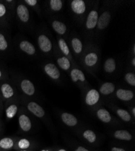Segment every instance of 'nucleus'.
Returning <instances> with one entry per match:
<instances>
[{"instance_id":"obj_7","label":"nucleus","mask_w":135,"mask_h":151,"mask_svg":"<svg viewBox=\"0 0 135 151\" xmlns=\"http://www.w3.org/2000/svg\"><path fill=\"white\" fill-rule=\"evenodd\" d=\"M67 2L71 17L77 24L82 26L90 9L92 1L69 0Z\"/></svg>"},{"instance_id":"obj_14","label":"nucleus","mask_w":135,"mask_h":151,"mask_svg":"<svg viewBox=\"0 0 135 151\" xmlns=\"http://www.w3.org/2000/svg\"><path fill=\"white\" fill-rule=\"evenodd\" d=\"M16 87L10 79L0 82V98L6 102L15 100L16 98Z\"/></svg>"},{"instance_id":"obj_24","label":"nucleus","mask_w":135,"mask_h":151,"mask_svg":"<svg viewBox=\"0 0 135 151\" xmlns=\"http://www.w3.org/2000/svg\"><path fill=\"white\" fill-rule=\"evenodd\" d=\"M23 1L32 11L33 10L35 12L40 18L42 19L43 18V8L40 1H38V0H23Z\"/></svg>"},{"instance_id":"obj_39","label":"nucleus","mask_w":135,"mask_h":151,"mask_svg":"<svg viewBox=\"0 0 135 151\" xmlns=\"http://www.w3.org/2000/svg\"><path fill=\"white\" fill-rule=\"evenodd\" d=\"M130 115L133 116V118L135 117V107H133L131 109V113H130Z\"/></svg>"},{"instance_id":"obj_19","label":"nucleus","mask_w":135,"mask_h":151,"mask_svg":"<svg viewBox=\"0 0 135 151\" xmlns=\"http://www.w3.org/2000/svg\"><path fill=\"white\" fill-rule=\"evenodd\" d=\"M69 75L71 81L75 84H77L78 86L84 88L88 85V82L82 68L72 67Z\"/></svg>"},{"instance_id":"obj_4","label":"nucleus","mask_w":135,"mask_h":151,"mask_svg":"<svg viewBox=\"0 0 135 151\" xmlns=\"http://www.w3.org/2000/svg\"><path fill=\"white\" fill-rule=\"evenodd\" d=\"M101 1H92L90 9L82 25L85 41H93L97 27Z\"/></svg>"},{"instance_id":"obj_23","label":"nucleus","mask_w":135,"mask_h":151,"mask_svg":"<svg viewBox=\"0 0 135 151\" xmlns=\"http://www.w3.org/2000/svg\"><path fill=\"white\" fill-rule=\"evenodd\" d=\"M18 111V106L15 99L6 102L5 113L7 119H12L15 117Z\"/></svg>"},{"instance_id":"obj_13","label":"nucleus","mask_w":135,"mask_h":151,"mask_svg":"<svg viewBox=\"0 0 135 151\" xmlns=\"http://www.w3.org/2000/svg\"><path fill=\"white\" fill-rule=\"evenodd\" d=\"M48 22L56 36L63 37L66 40H67L70 30L62 18L58 16H53L48 18Z\"/></svg>"},{"instance_id":"obj_15","label":"nucleus","mask_w":135,"mask_h":151,"mask_svg":"<svg viewBox=\"0 0 135 151\" xmlns=\"http://www.w3.org/2000/svg\"><path fill=\"white\" fill-rule=\"evenodd\" d=\"M14 20V14L7 8L3 0L0 1V29L10 30Z\"/></svg>"},{"instance_id":"obj_1","label":"nucleus","mask_w":135,"mask_h":151,"mask_svg":"<svg viewBox=\"0 0 135 151\" xmlns=\"http://www.w3.org/2000/svg\"><path fill=\"white\" fill-rule=\"evenodd\" d=\"M101 2L102 3V6L100 7L99 17L95 33L94 41H97L98 39L101 38L118 9L124 6L126 1L119 0H103Z\"/></svg>"},{"instance_id":"obj_33","label":"nucleus","mask_w":135,"mask_h":151,"mask_svg":"<svg viewBox=\"0 0 135 151\" xmlns=\"http://www.w3.org/2000/svg\"><path fill=\"white\" fill-rule=\"evenodd\" d=\"M82 136L85 140L90 143H93L96 140V135L94 131L90 129H86L82 132Z\"/></svg>"},{"instance_id":"obj_42","label":"nucleus","mask_w":135,"mask_h":151,"mask_svg":"<svg viewBox=\"0 0 135 151\" xmlns=\"http://www.w3.org/2000/svg\"><path fill=\"white\" fill-rule=\"evenodd\" d=\"M59 151H66V150H64V149H61V150H59Z\"/></svg>"},{"instance_id":"obj_9","label":"nucleus","mask_w":135,"mask_h":151,"mask_svg":"<svg viewBox=\"0 0 135 151\" xmlns=\"http://www.w3.org/2000/svg\"><path fill=\"white\" fill-rule=\"evenodd\" d=\"M13 39L10 30L0 29V58L7 59L11 58L14 53Z\"/></svg>"},{"instance_id":"obj_37","label":"nucleus","mask_w":135,"mask_h":151,"mask_svg":"<svg viewBox=\"0 0 135 151\" xmlns=\"http://www.w3.org/2000/svg\"><path fill=\"white\" fill-rule=\"evenodd\" d=\"M129 56H135V42H134V41H133L132 44L130 45L129 52Z\"/></svg>"},{"instance_id":"obj_35","label":"nucleus","mask_w":135,"mask_h":151,"mask_svg":"<svg viewBox=\"0 0 135 151\" xmlns=\"http://www.w3.org/2000/svg\"><path fill=\"white\" fill-rule=\"evenodd\" d=\"M3 1L7 8L15 15V11L17 4V0H3Z\"/></svg>"},{"instance_id":"obj_36","label":"nucleus","mask_w":135,"mask_h":151,"mask_svg":"<svg viewBox=\"0 0 135 151\" xmlns=\"http://www.w3.org/2000/svg\"><path fill=\"white\" fill-rule=\"evenodd\" d=\"M30 146V142L27 138H21L17 143V146L21 150H26Z\"/></svg>"},{"instance_id":"obj_45","label":"nucleus","mask_w":135,"mask_h":151,"mask_svg":"<svg viewBox=\"0 0 135 151\" xmlns=\"http://www.w3.org/2000/svg\"><path fill=\"white\" fill-rule=\"evenodd\" d=\"M41 151H48V150H41Z\"/></svg>"},{"instance_id":"obj_12","label":"nucleus","mask_w":135,"mask_h":151,"mask_svg":"<svg viewBox=\"0 0 135 151\" xmlns=\"http://www.w3.org/2000/svg\"><path fill=\"white\" fill-rule=\"evenodd\" d=\"M41 67L44 74L49 79L58 83L63 81V71L59 69L53 60H44L42 62Z\"/></svg>"},{"instance_id":"obj_5","label":"nucleus","mask_w":135,"mask_h":151,"mask_svg":"<svg viewBox=\"0 0 135 151\" xmlns=\"http://www.w3.org/2000/svg\"><path fill=\"white\" fill-rule=\"evenodd\" d=\"M14 19H15L19 29L22 31L29 33L33 32L35 23L32 10L22 0L17 1Z\"/></svg>"},{"instance_id":"obj_32","label":"nucleus","mask_w":135,"mask_h":151,"mask_svg":"<svg viewBox=\"0 0 135 151\" xmlns=\"http://www.w3.org/2000/svg\"><path fill=\"white\" fill-rule=\"evenodd\" d=\"M116 113L118 116V117L122 121H124L125 122L129 123V122H130L132 120L131 116L130 115V112L127 110H125L122 108H116Z\"/></svg>"},{"instance_id":"obj_10","label":"nucleus","mask_w":135,"mask_h":151,"mask_svg":"<svg viewBox=\"0 0 135 151\" xmlns=\"http://www.w3.org/2000/svg\"><path fill=\"white\" fill-rule=\"evenodd\" d=\"M11 80L25 96L32 97L35 94L36 88L35 85L28 78L21 76L20 75L12 74Z\"/></svg>"},{"instance_id":"obj_41","label":"nucleus","mask_w":135,"mask_h":151,"mask_svg":"<svg viewBox=\"0 0 135 151\" xmlns=\"http://www.w3.org/2000/svg\"><path fill=\"white\" fill-rule=\"evenodd\" d=\"M2 108H3V101L1 99V98H0V111H1Z\"/></svg>"},{"instance_id":"obj_29","label":"nucleus","mask_w":135,"mask_h":151,"mask_svg":"<svg viewBox=\"0 0 135 151\" xmlns=\"http://www.w3.org/2000/svg\"><path fill=\"white\" fill-rule=\"evenodd\" d=\"M124 79L126 82L131 86H135V71L129 67L124 72Z\"/></svg>"},{"instance_id":"obj_3","label":"nucleus","mask_w":135,"mask_h":151,"mask_svg":"<svg viewBox=\"0 0 135 151\" xmlns=\"http://www.w3.org/2000/svg\"><path fill=\"white\" fill-rule=\"evenodd\" d=\"M35 39L40 54L43 57L53 59L56 42L45 24L42 23L35 30Z\"/></svg>"},{"instance_id":"obj_28","label":"nucleus","mask_w":135,"mask_h":151,"mask_svg":"<svg viewBox=\"0 0 135 151\" xmlns=\"http://www.w3.org/2000/svg\"><path fill=\"white\" fill-rule=\"evenodd\" d=\"M96 116L102 122L109 123L112 122V117L110 113L105 108H100L96 111Z\"/></svg>"},{"instance_id":"obj_21","label":"nucleus","mask_w":135,"mask_h":151,"mask_svg":"<svg viewBox=\"0 0 135 151\" xmlns=\"http://www.w3.org/2000/svg\"><path fill=\"white\" fill-rule=\"evenodd\" d=\"M18 124L21 130L24 132H29L32 128V123L30 117L25 111H19Z\"/></svg>"},{"instance_id":"obj_20","label":"nucleus","mask_w":135,"mask_h":151,"mask_svg":"<svg viewBox=\"0 0 135 151\" xmlns=\"http://www.w3.org/2000/svg\"><path fill=\"white\" fill-rule=\"evenodd\" d=\"M24 103L26 106V109L36 117L43 119L45 117V112L44 108L32 100H28L27 102L24 101Z\"/></svg>"},{"instance_id":"obj_44","label":"nucleus","mask_w":135,"mask_h":151,"mask_svg":"<svg viewBox=\"0 0 135 151\" xmlns=\"http://www.w3.org/2000/svg\"><path fill=\"white\" fill-rule=\"evenodd\" d=\"M20 151H28V150H21Z\"/></svg>"},{"instance_id":"obj_18","label":"nucleus","mask_w":135,"mask_h":151,"mask_svg":"<svg viewBox=\"0 0 135 151\" xmlns=\"http://www.w3.org/2000/svg\"><path fill=\"white\" fill-rule=\"evenodd\" d=\"M120 62L117 58L110 57L105 59L103 65V70L105 74L113 76L116 74L120 68Z\"/></svg>"},{"instance_id":"obj_2","label":"nucleus","mask_w":135,"mask_h":151,"mask_svg":"<svg viewBox=\"0 0 135 151\" xmlns=\"http://www.w3.org/2000/svg\"><path fill=\"white\" fill-rule=\"evenodd\" d=\"M101 62V49L95 41H85V47L78 63L83 70L95 76Z\"/></svg>"},{"instance_id":"obj_6","label":"nucleus","mask_w":135,"mask_h":151,"mask_svg":"<svg viewBox=\"0 0 135 151\" xmlns=\"http://www.w3.org/2000/svg\"><path fill=\"white\" fill-rule=\"evenodd\" d=\"M13 45L15 51L22 57L36 59L40 55L36 45L23 35L18 34L15 36L13 39Z\"/></svg>"},{"instance_id":"obj_17","label":"nucleus","mask_w":135,"mask_h":151,"mask_svg":"<svg viewBox=\"0 0 135 151\" xmlns=\"http://www.w3.org/2000/svg\"><path fill=\"white\" fill-rule=\"evenodd\" d=\"M56 42L60 52L69 59V60L71 63L72 66L82 68L78 64V63L74 59V58H73L72 53L70 51V49L69 48L67 41L64 38V37L56 36Z\"/></svg>"},{"instance_id":"obj_26","label":"nucleus","mask_w":135,"mask_h":151,"mask_svg":"<svg viewBox=\"0 0 135 151\" xmlns=\"http://www.w3.org/2000/svg\"><path fill=\"white\" fill-rule=\"evenodd\" d=\"M61 119L66 125L69 127H75L78 123V120L75 116L66 112L61 114Z\"/></svg>"},{"instance_id":"obj_30","label":"nucleus","mask_w":135,"mask_h":151,"mask_svg":"<svg viewBox=\"0 0 135 151\" xmlns=\"http://www.w3.org/2000/svg\"><path fill=\"white\" fill-rule=\"evenodd\" d=\"M15 142L11 137H4L0 139V151L7 150L14 147Z\"/></svg>"},{"instance_id":"obj_16","label":"nucleus","mask_w":135,"mask_h":151,"mask_svg":"<svg viewBox=\"0 0 135 151\" xmlns=\"http://www.w3.org/2000/svg\"><path fill=\"white\" fill-rule=\"evenodd\" d=\"M52 59H54L53 61L61 71L69 74L73 67L72 64L69 59L60 52L58 46H56L55 50Z\"/></svg>"},{"instance_id":"obj_34","label":"nucleus","mask_w":135,"mask_h":151,"mask_svg":"<svg viewBox=\"0 0 135 151\" xmlns=\"http://www.w3.org/2000/svg\"><path fill=\"white\" fill-rule=\"evenodd\" d=\"M9 73L7 68L0 63V82L9 79Z\"/></svg>"},{"instance_id":"obj_31","label":"nucleus","mask_w":135,"mask_h":151,"mask_svg":"<svg viewBox=\"0 0 135 151\" xmlns=\"http://www.w3.org/2000/svg\"><path fill=\"white\" fill-rule=\"evenodd\" d=\"M114 137L121 140L130 141L132 139V135L130 132L127 130H117L114 132Z\"/></svg>"},{"instance_id":"obj_38","label":"nucleus","mask_w":135,"mask_h":151,"mask_svg":"<svg viewBox=\"0 0 135 151\" xmlns=\"http://www.w3.org/2000/svg\"><path fill=\"white\" fill-rule=\"evenodd\" d=\"M75 151H89L87 149H86L85 148H84V147L82 146H79L78 147Z\"/></svg>"},{"instance_id":"obj_11","label":"nucleus","mask_w":135,"mask_h":151,"mask_svg":"<svg viewBox=\"0 0 135 151\" xmlns=\"http://www.w3.org/2000/svg\"><path fill=\"white\" fill-rule=\"evenodd\" d=\"M66 1L64 0H45L43 1V17L50 18L57 16L62 12L65 7Z\"/></svg>"},{"instance_id":"obj_43","label":"nucleus","mask_w":135,"mask_h":151,"mask_svg":"<svg viewBox=\"0 0 135 151\" xmlns=\"http://www.w3.org/2000/svg\"><path fill=\"white\" fill-rule=\"evenodd\" d=\"M1 121H0V129H1Z\"/></svg>"},{"instance_id":"obj_22","label":"nucleus","mask_w":135,"mask_h":151,"mask_svg":"<svg viewBox=\"0 0 135 151\" xmlns=\"http://www.w3.org/2000/svg\"><path fill=\"white\" fill-rule=\"evenodd\" d=\"M100 99V94L96 89L92 88L89 90L85 97V102L87 105L93 106L97 104Z\"/></svg>"},{"instance_id":"obj_25","label":"nucleus","mask_w":135,"mask_h":151,"mask_svg":"<svg viewBox=\"0 0 135 151\" xmlns=\"http://www.w3.org/2000/svg\"><path fill=\"white\" fill-rule=\"evenodd\" d=\"M116 96L120 100L124 102H129L133 99L134 93L130 90L124 88H119L116 91Z\"/></svg>"},{"instance_id":"obj_40","label":"nucleus","mask_w":135,"mask_h":151,"mask_svg":"<svg viewBox=\"0 0 135 151\" xmlns=\"http://www.w3.org/2000/svg\"><path fill=\"white\" fill-rule=\"evenodd\" d=\"M112 151H126L124 149H121V148H118V147H114L112 148Z\"/></svg>"},{"instance_id":"obj_27","label":"nucleus","mask_w":135,"mask_h":151,"mask_svg":"<svg viewBox=\"0 0 135 151\" xmlns=\"http://www.w3.org/2000/svg\"><path fill=\"white\" fill-rule=\"evenodd\" d=\"M116 90L115 84L111 82H103L100 88V92L104 96H108L113 94Z\"/></svg>"},{"instance_id":"obj_8","label":"nucleus","mask_w":135,"mask_h":151,"mask_svg":"<svg viewBox=\"0 0 135 151\" xmlns=\"http://www.w3.org/2000/svg\"><path fill=\"white\" fill-rule=\"evenodd\" d=\"M66 41L74 59L78 62L84 50L85 41L74 30H70Z\"/></svg>"}]
</instances>
